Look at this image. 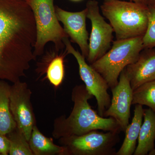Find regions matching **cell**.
Here are the masks:
<instances>
[{"instance_id": "6da1fadb", "label": "cell", "mask_w": 155, "mask_h": 155, "mask_svg": "<svg viewBox=\"0 0 155 155\" xmlns=\"http://www.w3.org/2000/svg\"><path fill=\"white\" fill-rule=\"evenodd\" d=\"M37 32L25 0H0V80L14 83L25 76L35 60Z\"/></svg>"}, {"instance_id": "7a4b0ae2", "label": "cell", "mask_w": 155, "mask_h": 155, "mask_svg": "<svg viewBox=\"0 0 155 155\" xmlns=\"http://www.w3.org/2000/svg\"><path fill=\"white\" fill-rule=\"evenodd\" d=\"M93 97L85 85H76L73 88V109L69 117L61 116L56 119L53 132L54 137L61 138L80 136L93 130L119 133L122 131L114 118L102 117L91 108L88 101Z\"/></svg>"}, {"instance_id": "3957f363", "label": "cell", "mask_w": 155, "mask_h": 155, "mask_svg": "<svg viewBox=\"0 0 155 155\" xmlns=\"http://www.w3.org/2000/svg\"><path fill=\"white\" fill-rule=\"evenodd\" d=\"M110 22L116 40L143 36L148 22L147 5L120 0L105 1L100 6Z\"/></svg>"}, {"instance_id": "277c9868", "label": "cell", "mask_w": 155, "mask_h": 155, "mask_svg": "<svg viewBox=\"0 0 155 155\" xmlns=\"http://www.w3.org/2000/svg\"><path fill=\"white\" fill-rule=\"evenodd\" d=\"M143 36L116 40L104 55L90 64L104 78L110 89L118 84L121 72L135 63L144 49Z\"/></svg>"}, {"instance_id": "5b68a950", "label": "cell", "mask_w": 155, "mask_h": 155, "mask_svg": "<svg viewBox=\"0 0 155 155\" xmlns=\"http://www.w3.org/2000/svg\"><path fill=\"white\" fill-rule=\"evenodd\" d=\"M33 12L36 24L37 37L35 47V57L44 52L48 43L52 42L56 50L65 46L63 40L68 37L60 24L54 0H25Z\"/></svg>"}, {"instance_id": "8992f818", "label": "cell", "mask_w": 155, "mask_h": 155, "mask_svg": "<svg viewBox=\"0 0 155 155\" xmlns=\"http://www.w3.org/2000/svg\"><path fill=\"white\" fill-rule=\"evenodd\" d=\"M119 132L93 130L83 135L60 138L67 155H116L115 146L120 141Z\"/></svg>"}, {"instance_id": "52a82bcc", "label": "cell", "mask_w": 155, "mask_h": 155, "mask_svg": "<svg viewBox=\"0 0 155 155\" xmlns=\"http://www.w3.org/2000/svg\"><path fill=\"white\" fill-rule=\"evenodd\" d=\"M63 42L67 54H72L77 61L81 78L87 89L96 99L99 115L104 117L105 112L111 104V99L108 92L110 87L107 83L90 64L86 63L85 58L73 48L68 37L64 38Z\"/></svg>"}, {"instance_id": "ba28073f", "label": "cell", "mask_w": 155, "mask_h": 155, "mask_svg": "<svg viewBox=\"0 0 155 155\" xmlns=\"http://www.w3.org/2000/svg\"><path fill=\"white\" fill-rule=\"evenodd\" d=\"M87 17L91 20V31L89 39V53L86 58L90 64L101 58L111 47L114 32L100 12L99 3L96 0L87 2Z\"/></svg>"}, {"instance_id": "9c48e42d", "label": "cell", "mask_w": 155, "mask_h": 155, "mask_svg": "<svg viewBox=\"0 0 155 155\" xmlns=\"http://www.w3.org/2000/svg\"><path fill=\"white\" fill-rule=\"evenodd\" d=\"M31 92L25 82L20 81L11 85L10 109L17 127L29 141L34 126L35 116L31 102Z\"/></svg>"}, {"instance_id": "30bf717a", "label": "cell", "mask_w": 155, "mask_h": 155, "mask_svg": "<svg viewBox=\"0 0 155 155\" xmlns=\"http://www.w3.org/2000/svg\"><path fill=\"white\" fill-rule=\"evenodd\" d=\"M111 90L112 98L110 105L105 112L104 117L114 118L121 130L125 131L129 124L134 91L125 68L119 75L118 84Z\"/></svg>"}, {"instance_id": "8fae6325", "label": "cell", "mask_w": 155, "mask_h": 155, "mask_svg": "<svg viewBox=\"0 0 155 155\" xmlns=\"http://www.w3.org/2000/svg\"><path fill=\"white\" fill-rule=\"evenodd\" d=\"M56 15L58 20L64 25V30L73 42L78 45L81 54L85 59L89 53L88 31L86 20L87 10L79 12H69L55 7Z\"/></svg>"}, {"instance_id": "7c38bea8", "label": "cell", "mask_w": 155, "mask_h": 155, "mask_svg": "<svg viewBox=\"0 0 155 155\" xmlns=\"http://www.w3.org/2000/svg\"><path fill=\"white\" fill-rule=\"evenodd\" d=\"M137 61L128 65L125 71L133 90L155 79V48L146 49Z\"/></svg>"}, {"instance_id": "4fadbf2b", "label": "cell", "mask_w": 155, "mask_h": 155, "mask_svg": "<svg viewBox=\"0 0 155 155\" xmlns=\"http://www.w3.org/2000/svg\"><path fill=\"white\" fill-rule=\"evenodd\" d=\"M143 117L134 155H147L155 148V112L149 108L144 109Z\"/></svg>"}, {"instance_id": "5bb4252c", "label": "cell", "mask_w": 155, "mask_h": 155, "mask_svg": "<svg viewBox=\"0 0 155 155\" xmlns=\"http://www.w3.org/2000/svg\"><path fill=\"white\" fill-rule=\"evenodd\" d=\"M134 112L131 123L129 124L125 131V138L122 146L116 152V155H132L135 151L143 123L144 109L142 105L135 104Z\"/></svg>"}, {"instance_id": "9a60e30c", "label": "cell", "mask_w": 155, "mask_h": 155, "mask_svg": "<svg viewBox=\"0 0 155 155\" xmlns=\"http://www.w3.org/2000/svg\"><path fill=\"white\" fill-rule=\"evenodd\" d=\"M11 85L0 80V133L7 135L17 127L10 109Z\"/></svg>"}, {"instance_id": "2e32d148", "label": "cell", "mask_w": 155, "mask_h": 155, "mask_svg": "<svg viewBox=\"0 0 155 155\" xmlns=\"http://www.w3.org/2000/svg\"><path fill=\"white\" fill-rule=\"evenodd\" d=\"M28 142L33 155H67V149L65 147L55 144L52 139L44 135L36 125L34 126Z\"/></svg>"}, {"instance_id": "e0dca14e", "label": "cell", "mask_w": 155, "mask_h": 155, "mask_svg": "<svg viewBox=\"0 0 155 155\" xmlns=\"http://www.w3.org/2000/svg\"><path fill=\"white\" fill-rule=\"evenodd\" d=\"M135 104L147 106L155 112V79L134 90L132 105Z\"/></svg>"}, {"instance_id": "ac0fdd59", "label": "cell", "mask_w": 155, "mask_h": 155, "mask_svg": "<svg viewBox=\"0 0 155 155\" xmlns=\"http://www.w3.org/2000/svg\"><path fill=\"white\" fill-rule=\"evenodd\" d=\"M10 142V155H34L29 142L18 127L7 134Z\"/></svg>"}, {"instance_id": "d6986e66", "label": "cell", "mask_w": 155, "mask_h": 155, "mask_svg": "<svg viewBox=\"0 0 155 155\" xmlns=\"http://www.w3.org/2000/svg\"><path fill=\"white\" fill-rule=\"evenodd\" d=\"M64 54L56 56L51 61L46 70V77L50 83L55 87L63 82L65 75Z\"/></svg>"}, {"instance_id": "ffe728a7", "label": "cell", "mask_w": 155, "mask_h": 155, "mask_svg": "<svg viewBox=\"0 0 155 155\" xmlns=\"http://www.w3.org/2000/svg\"><path fill=\"white\" fill-rule=\"evenodd\" d=\"M148 22L146 31L143 36L144 49L155 48V7L148 6Z\"/></svg>"}, {"instance_id": "44dd1931", "label": "cell", "mask_w": 155, "mask_h": 155, "mask_svg": "<svg viewBox=\"0 0 155 155\" xmlns=\"http://www.w3.org/2000/svg\"><path fill=\"white\" fill-rule=\"evenodd\" d=\"M10 142L7 135L0 133V155L9 154Z\"/></svg>"}, {"instance_id": "7402d4cb", "label": "cell", "mask_w": 155, "mask_h": 155, "mask_svg": "<svg viewBox=\"0 0 155 155\" xmlns=\"http://www.w3.org/2000/svg\"><path fill=\"white\" fill-rule=\"evenodd\" d=\"M104 2H105V1H112V0H104ZM129 1L130 2H134L147 5V0H129Z\"/></svg>"}, {"instance_id": "603a6c76", "label": "cell", "mask_w": 155, "mask_h": 155, "mask_svg": "<svg viewBox=\"0 0 155 155\" xmlns=\"http://www.w3.org/2000/svg\"><path fill=\"white\" fill-rule=\"evenodd\" d=\"M147 5L155 7V0H147Z\"/></svg>"}, {"instance_id": "cb8c5ba5", "label": "cell", "mask_w": 155, "mask_h": 155, "mask_svg": "<svg viewBox=\"0 0 155 155\" xmlns=\"http://www.w3.org/2000/svg\"><path fill=\"white\" fill-rule=\"evenodd\" d=\"M148 155H155V149H154L152 150L149 153Z\"/></svg>"}, {"instance_id": "d4e9b609", "label": "cell", "mask_w": 155, "mask_h": 155, "mask_svg": "<svg viewBox=\"0 0 155 155\" xmlns=\"http://www.w3.org/2000/svg\"><path fill=\"white\" fill-rule=\"evenodd\" d=\"M70 1L73 2H81V1H83V0H70Z\"/></svg>"}]
</instances>
